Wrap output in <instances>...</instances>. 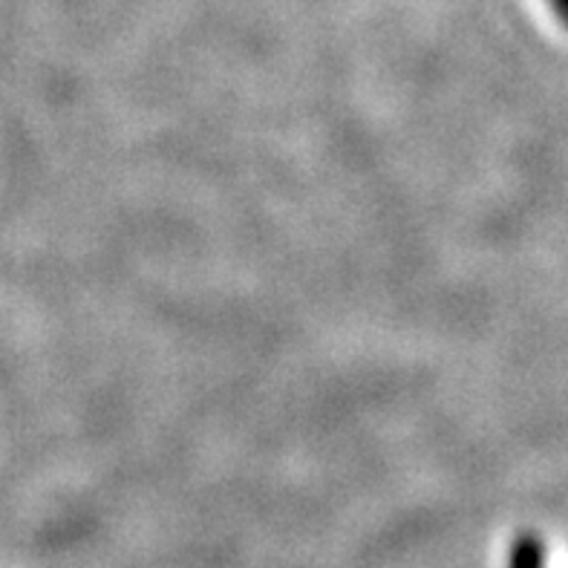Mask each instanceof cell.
Masks as SVG:
<instances>
[{
    "mask_svg": "<svg viewBox=\"0 0 568 568\" xmlns=\"http://www.w3.org/2000/svg\"><path fill=\"white\" fill-rule=\"evenodd\" d=\"M548 3H551V9L557 12V18L568 27V0H548Z\"/></svg>",
    "mask_w": 568,
    "mask_h": 568,
    "instance_id": "cell-2",
    "label": "cell"
},
{
    "mask_svg": "<svg viewBox=\"0 0 568 568\" xmlns=\"http://www.w3.org/2000/svg\"><path fill=\"white\" fill-rule=\"evenodd\" d=\"M508 568H546V546L540 537L534 534H523L511 548L508 557Z\"/></svg>",
    "mask_w": 568,
    "mask_h": 568,
    "instance_id": "cell-1",
    "label": "cell"
}]
</instances>
